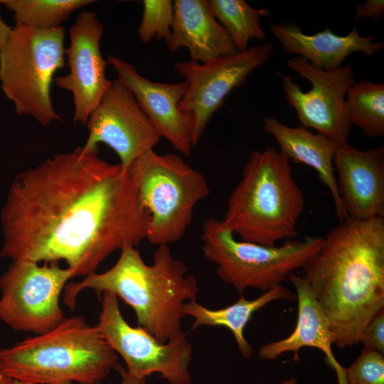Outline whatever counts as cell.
I'll return each mask as SVG.
<instances>
[{
	"mask_svg": "<svg viewBox=\"0 0 384 384\" xmlns=\"http://www.w3.org/2000/svg\"><path fill=\"white\" fill-rule=\"evenodd\" d=\"M359 343L363 349L384 354V308L380 309L363 330Z\"/></svg>",
	"mask_w": 384,
	"mask_h": 384,
	"instance_id": "obj_27",
	"label": "cell"
},
{
	"mask_svg": "<svg viewBox=\"0 0 384 384\" xmlns=\"http://www.w3.org/2000/svg\"><path fill=\"white\" fill-rule=\"evenodd\" d=\"M99 146L54 155L16 176L1 208L0 257L64 261L85 277L113 252L146 239L132 174Z\"/></svg>",
	"mask_w": 384,
	"mask_h": 384,
	"instance_id": "obj_1",
	"label": "cell"
},
{
	"mask_svg": "<svg viewBox=\"0 0 384 384\" xmlns=\"http://www.w3.org/2000/svg\"><path fill=\"white\" fill-rule=\"evenodd\" d=\"M343 384H384V356L363 349L348 368H343Z\"/></svg>",
	"mask_w": 384,
	"mask_h": 384,
	"instance_id": "obj_26",
	"label": "cell"
},
{
	"mask_svg": "<svg viewBox=\"0 0 384 384\" xmlns=\"http://www.w3.org/2000/svg\"><path fill=\"white\" fill-rule=\"evenodd\" d=\"M166 43L170 52L187 48L191 60L201 63L238 53L207 0L174 1L171 33Z\"/></svg>",
	"mask_w": 384,
	"mask_h": 384,
	"instance_id": "obj_18",
	"label": "cell"
},
{
	"mask_svg": "<svg viewBox=\"0 0 384 384\" xmlns=\"http://www.w3.org/2000/svg\"><path fill=\"white\" fill-rule=\"evenodd\" d=\"M129 169L146 219V239L156 245L180 240L196 206L210 193L204 176L181 156L158 154L154 149L137 159Z\"/></svg>",
	"mask_w": 384,
	"mask_h": 384,
	"instance_id": "obj_6",
	"label": "cell"
},
{
	"mask_svg": "<svg viewBox=\"0 0 384 384\" xmlns=\"http://www.w3.org/2000/svg\"><path fill=\"white\" fill-rule=\"evenodd\" d=\"M92 0H0L14 14L15 25L50 29L62 26L75 10Z\"/></svg>",
	"mask_w": 384,
	"mask_h": 384,
	"instance_id": "obj_24",
	"label": "cell"
},
{
	"mask_svg": "<svg viewBox=\"0 0 384 384\" xmlns=\"http://www.w3.org/2000/svg\"><path fill=\"white\" fill-rule=\"evenodd\" d=\"M270 28L284 51L296 54L324 70L341 66L353 53L371 56L384 48V43L375 41V36H362L356 26L345 36L334 33L329 27L308 35L299 26L290 22L273 24Z\"/></svg>",
	"mask_w": 384,
	"mask_h": 384,
	"instance_id": "obj_17",
	"label": "cell"
},
{
	"mask_svg": "<svg viewBox=\"0 0 384 384\" xmlns=\"http://www.w3.org/2000/svg\"><path fill=\"white\" fill-rule=\"evenodd\" d=\"M280 384H298L294 377H290L288 379L284 380Z\"/></svg>",
	"mask_w": 384,
	"mask_h": 384,
	"instance_id": "obj_31",
	"label": "cell"
},
{
	"mask_svg": "<svg viewBox=\"0 0 384 384\" xmlns=\"http://www.w3.org/2000/svg\"><path fill=\"white\" fill-rule=\"evenodd\" d=\"M202 251L215 265L219 277L242 294L247 288L266 292L289 276L320 250L324 238L306 236L280 246L237 240L220 220L210 218L201 225Z\"/></svg>",
	"mask_w": 384,
	"mask_h": 384,
	"instance_id": "obj_8",
	"label": "cell"
},
{
	"mask_svg": "<svg viewBox=\"0 0 384 384\" xmlns=\"http://www.w3.org/2000/svg\"><path fill=\"white\" fill-rule=\"evenodd\" d=\"M289 162L273 147L252 151L230 196L223 227L265 246L296 238L305 201Z\"/></svg>",
	"mask_w": 384,
	"mask_h": 384,
	"instance_id": "obj_5",
	"label": "cell"
},
{
	"mask_svg": "<svg viewBox=\"0 0 384 384\" xmlns=\"http://www.w3.org/2000/svg\"><path fill=\"white\" fill-rule=\"evenodd\" d=\"M65 28L15 25L0 50V86L18 115L43 126L60 119L50 97L55 73L65 65Z\"/></svg>",
	"mask_w": 384,
	"mask_h": 384,
	"instance_id": "obj_7",
	"label": "cell"
},
{
	"mask_svg": "<svg viewBox=\"0 0 384 384\" xmlns=\"http://www.w3.org/2000/svg\"><path fill=\"white\" fill-rule=\"evenodd\" d=\"M107 62L113 67L117 79L133 94L161 137H164L183 155L190 156L193 117L179 108L186 82L151 81L130 63L115 55H109Z\"/></svg>",
	"mask_w": 384,
	"mask_h": 384,
	"instance_id": "obj_15",
	"label": "cell"
},
{
	"mask_svg": "<svg viewBox=\"0 0 384 384\" xmlns=\"http://www.w3.org/2000/svg\"><path fill=\"white\" fill-rule=\"evenodd\" d=\"M116 369L119 372L121 375L119 384H146V379H139L133 377L121 366L118 365Z\"/></svg>",
	"mask_w": 384,
	"mask_h": 384,
	"instance_id": "obj_29",
	"label": "cell"
},
{
	"mask_svg": "<svg viewBox=\"0 0 384 384\" xmlns=\"http://www.w3.org/2000/svg\"><path fill=\"white\" fill-rule=\"evenodd\" d=\"M345 111L352 125L369 137L384 135V84L361 79L350 87Z\"/></svg>",
	"mask_w": 384,
	"mask_h": 384,
	"instance_id": "obj_23",
	"label": "cell"
},
{
	"mask_svg": "<svg viewBox=\"0 0 384 384\" xmlns=\"http://www.w3.org/2000/svg\"><path fill=\"white\" fill-rule=\"evenodd\" d=\"M70 269L58 262L14 260L0 277V319L16 331L45 334L64 318L60 296Z\"/></svg>",
	"mask_w": 384,
	"mask_h": 384,
	"instance_id": "obj_9",
	"label": "cell"
},
{
	"mask_svg": "<svg viewBox=\"0 0 384 384\" xmlns=\"http://www.w3.org/2000/svg\"><path fill=\"white\" fill-rule=\"evenodd\" d=\"M118 297L103 292L97 328L116 353L124 360L129 374L146 379L154 373L170 384H190L192 346L182 332L166 343L159 342L140 327H132L122 315Z\"/></svg>",
	"mask_w": 384,
	"mask_h": 384,
	"instance_id": "obj_10",
	"label": "cell"
},
{
	"mask_svg": "<svg viewBox=\"0 0 384 384\" xmlns=\"http://www.w3.org/2000/svg\"><path fill=\"white\" fill-rule=\"evenodd\" d=\"M337 186L348 218L366 220L384 215V147L366 151L348 143L334 158Z\"/></svg>",
	"mask_w": 384,
	"mask_h": 384,
	"instance_id": "obj_16",
	"label": "cell"
},
{
	"mask_svg": "<svg viewBox=\"0 0 384 384\" xmlns=\"http://www.w3.org/2000/svg\"><path fill=\"white\" fill-rule=\"evenodd\" d=\"M217 21L230 36L238 52L248 48L250 39L263 40L260 19L272 15L267 8L255 9L244 0H207Z\"/></svg>",
	"mask_w": 384,
	"mask_h": 384,
	"instance_id": "obj_22",
	"label": "cell"
},
{
	"mask_svg": "<svg viewBox=\"0 0 384 384\" xmlns=\"http://www.w3.org/2000/svg\"><path fill=\"white\" fill-rule=\"evenodd\" d=\"M328 321L333 345L359 343L384 308V219L348 218L331 230L302 268Z\"/></svg>",
	"mask_w": 384,
	"mask_h": 384,
	"instance_id": "obj_2",
	"label": "cell"
},
{
	"mask_svg": "<svg viewBox=\"0 0 384 384\" xmlns=\"http://www.w3.org/2000/svg\"><path fill=\"white\" fill-rule=\"evenodd\" d=\"M6 384H32V383H23L16 379L9 378Z\"/></svg>",
	"mask_w": 384,
	"mask_h": 384,
	"instance_id": "obj_32",
	"label": "cell"
},
{
	"mask_svg": "<svg viewBox=\"0 0 384 384\" xmlns=\"http://www.w3.org/2000/svg\"><path fill=\"white\" fill-rule=\"evenodd\" d=\"M278 299L294 301L296 294L287 287L278 284L254 299H247L242 295L234 304L218 309H211L196 301L184 304L183 311L193 318L191 330L201 326H224L233 334L240 354L249 359L252 346L246 340L244 331L252 314L266 304Z\"/></svg>",
	"mask_w": 384,
	"mask_h": 384,
	"instance_id": "obj_21",
	"label": "cell"
},
{
	"mask_svg": "<svg viewBox=\"0 0 384 384\" xmlns=\"http://www.w3.org/2000/svg\"><path fill=\"white\" fill-rule=\"evenodd\" d=\"M9 378L5 376L0 370V384H6L8 382Z\"/></svg>",
	"mask_w": 384,
	"mask_h": 384,
	"instance_id": "obj_33",
	"label": "cell"
},
{
	"mask_svg": "<svg viewBox=\"0 0 384 384\" xmlns=\"http://www.w3.org/2000/svg\"><path fill=\"white\" fill-rule=\"evenodd\" d=\"M287 65L311 85L309 91L304 92L292 77L278 73L285 98L296 110L301 125L314 129L338 146L347 144L351 124L346 114L345 100L355 82L352 66L324 70L299 56L289 59Z\"/></svg>",
	"mask_w": 384,
	"mask_h": 384,
	"instance_id": "obj_12",
	"label": "cell"
},
{
	"mask_svg": "<svg viewBox=\"0 0 384 384\" xmlns=\"http://www.w3.org/2000/svg\"><path fill=\"white\" fill-rule=\"evenodd\" d=\"M143 15L137 33L144 43L154 38L169 40L174 21V3L170 0H144Z\"/></svg>",
	"mask_w": 384,
	"mask_h": 384,
	"instance_id": "obj_25",
	"label": "cell"
},
{
	"mask_svg": "<svg viewBox=\"0 0 384 384\" xmlns=\"http://www.w3.org/2000/svg\"><path fill=\"white\" fill-rule=\"evenodd\" d=\"M153 260L146 265L136 247H126L108 270L65 284L63 302L73 311L78 295L85 289L94 290L99 299L103 292L112 293L133 309L139 327L166 343L183 332L184 304L196 301L199 287L169 245H158Z\"/></svg>",
	"mask_w": 384,
	"mask_h": 384,
	"instance_id": "obj_3",
	"label": "cell"
},
{
	"mask_svg": "<svg viewBox=\"0 0 384 384\" xmlns=\"http://www.w3.org/2000/svg\"><path fill=\"white\" fill-rule=\"evenodd\" d=\"M118 365L117 353L97 326L78 316L0 349L1 373L32 384H101Z\"/></svg>",
	"mask_w": 384,
	"mask_h": 384,
	"instance_id": "obj_4",
	"label": "cell"
},
{
	"mask_svg": "<svg viewBox=\"0 0 384 384\" xmlns=\"http://www.w3.org/2000/svg\"><path fill=\"white\" fill-rule=\"evenodd\" d=\"M13 27L6 24L0 16V50L6 45L12 33Z\"/></svg>",
	"mask_w": 384,
	"mask_h": 384,
	"instance_id": "obj_30",
	"label": "cell"
},
{
	"mask_svg": "<svg viewBox=\"0 0 384 384\" xmlns=\"http://www.w3.org/2000/svg\"><path fill=\"white\" fill-rule=\"evenodd\" d=\"M288 280L296 290L298 302L297 321L294 331L287 338L260 347L261 359L274 360L286 352H293L299 359V351L304 347L316 348L325 353L329 363L338 374V384H343V367L336 361L331 349V334L326 318L306 279L292 273Z\"/></svg>",
	"mask_w": 384,
	"mask_h": 384,
	"instance_id": "obj_19",
	"label": "cell"
},
{
	"mask_svg": "<svg viewBox=\"0 0 384 384\" xmlns=\"http://www.w3.org/2000/svg\"><path fill=\"white\" fill-rule=\"evenodd\" d=\"M103 26L97 14L83 10L69 29L70 43L65 48L69 72L54 78L60 89L73 95V122L85 124L111 85L105 75L107 65L100 50Z\"/></svg>",
	"mask_w": 384,
	"mask_h": 384,
	"instance_id": "obj_14",
	"label": "cell"
},
{
	"mask_svg": "<svg viewBox=\"0 0 384 384\" xmlns=\"http://www.w3.org/2000/svg\"><path fill=\"white\" fill-rule=\"evenodd\" d=\"M89 135L82 146L90 150L103 143L119 156L124 171L161 138L131 91L113 80L87 122Z\"/></svg>",
	"mask_w": 384,
	"mask_h": 384,
	"instance_id": "obj_13",
	"label": "cell"
},
{
	"mask_svg": "<svg viewBox=\"0 0 384 384\" xmlns=\"http://www.w3.org/2000/svg\"><path fill=\"white\" fill-rule=\"evenodd\" d=\"M384 11L383 0H367L364 4L357 6L356 9V21L360 18L379 19Z\"/></svg>",
	"mask_w": 384,
	"mask_h": 384,
	"instance_id": "obj_28",
	"label": "cell"
},
{
	"mask_svg": "<svg viewBox=\"0 0 384 384\" xmlns=\"http://www.w3.org/2000/svg\"><path fill=\"white\" fill-rule=\"evenodd\" d=\"M263 129L274 138L279 151L289 160L306 164L316 171L320 181L330 191L336 216L340 222L348 218L339 196L334 166L338 145L322 134H313L302 125L289 127L274 116L264 118Z\"/></svg>",
	"mask_w": 384,
	"mask_h": 384,
	"instance_id": "obj_20",
	"label": "cell"
},
{
	"mask_svg": "<svg viewBox=\"0 0 384 384\" xmlns=\"http://www.w3.org/2000/svg\"><path fill=\"white\" fill-rule=\"evenodd\" d=\"M273 51V43L267 42L207 63L190 60L175 63L176 72L186 82L179 108L193 117V147L199 142L210 119L232 90L242 85L255 69L267 63Z\"/></svg>",
	"mask_w": 384,
	"mask_h": 384,
	"instance_id": "obj_11",
	"label": "cell"
}]
</instances>
